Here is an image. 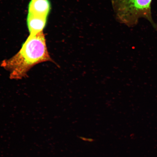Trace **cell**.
Instances as JSON below:
<instances>
[{
  "mask_svg": "<svg viewBox=\"0 0 157 157\" xmlns=\"http://www.w3.org/2000/svg\"><path fill=\"white\" fill-rule=\"evenodd\" d=\"M47 62L58 66L49 53L42 32L29 35L19 52L11 58L2 61L1 66L10 72V78L18 80L26 77L33 67Z\"/></svg>",
  "mask_w": 157,
  "mask_h": 157,
  "instance_id": "obj_1",
  "label": "cell"
},
{
  "mask_svg": "<svg viewBox=\"0 0 157 157\" xmlns=\"http://www.w3.org/2000/svg\"><path fill=\"white\" fill-rule=\"evenodd\" d=\"M152 0H113V6L117 21L128 27L138 24L139 20L149 21L157 31V24L153 19Z\"/></svg>",
  "mask_w": 157,
  "mask_h": 157,
  "instance_id": "obj_2",
  "label": "cell"
},
{
  "mask_svg": "<svg viewBox=\"0 0 157 157\" xmlns=\"http://www.w3.org/2000/svg\"><path fill=\"white\" fill-rule=\"evenodd\" d=\"M51 10L49 0H31L29 6V13L48 17Z\"/></svg>",
  "mask_w": 157,
  "mask_h": 157,
  "instance_id": "obj_3",
  "label": "cell"
},
{
  "mask_svg": "<svg viewBox=\"0 0 157 157\" xmlns=\"http://www.w3.org/2000/svg\"><path fill=\"white\" fill-rule=\"evenodd\" d=\"M47 17L28 13L27 23L30 34L43 32L46 26Z\"/></svg>",
  "mask_w": 157,
  "mask_h": 157,
  "instance_id": "obj_4",
  "label": "cell"
}]
</instances>
